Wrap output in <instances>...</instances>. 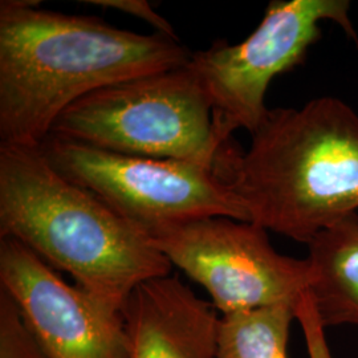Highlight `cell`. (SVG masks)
Instances as JSON below:
<instances>
[{
    "mask_svg": "<svg viewBox=\"0 0 358 358\" xmlns=\"http://www.w3.org/2000/svg\"><path fill=\"white\" fill-rule=\"evenodd\" d=\"M150 236L173 267L205 288L222 315L297 303L309 288L308 259L279 254L267 230L252 222L205 217Z\"/></svg>",
    "mask_w": 358,
    "mask_h": 358,
    "instance_id": "52a82bcc",
    "label": "cell"
},
{
    "mask_svg": "<svg viewBox=\"0 0 358 358\" xmlns=\"http://www.w3.org/2000/svg\"><path fill=\"white\" fill-rule=\"evenodd\" d=\"M308 250V292L324 328L358 325V214L321 231Z\"/></svg>",
    "mask_w": 358,
    "mask_h": 358,
    "instance_id": "30bf717a",
    "label": "cell"
},
{
    "mask_svg": "<svg viewBox=\"0 0 358 358\" xmlns=\"http://www.w3.org/2000/svg\"><path fill=\"white\" fill-rule=\"evenodd\" d=\"M84 3L97 6L101 8L129 13L131 16L141 19L145 23H149L150 26H153L157 34H161L164 36L174 38V40H179L173 24L164 16L157 13L152 7V4L146 0H84Z\"/></svg>",
    "mask_w": 358,
    "mask_h": 358,
    "instance_id": "5bb4252c",
    "label": "cell"
},
{
    "mask_svg": "<svg viewBox=\"0 0 358 358\" xmlns=\"http://www.w3.org/2000/svg\"><path fill=\"white\" fill-rule=\"evenodd\" d=\"M0 238L121 312L138 285L173 269L148 231L63 177L38 149L0 145Z\"/></svg>",
    "mask_w": 358,
    "mask_h": 358,
    "instance_id": "3957f363",
    "label": "cell"
},
{
    "mask_svg": "<svg viewBox=\"0 0 358 358\" xmlns=\"http://www.w3.org/2000/svg\"><path fill=\"white\" fill-rule=\"evenodd\" d=\"M38 150L63 177L149 234L205 217L250 222L242 201L214 169L105 152L55 134Z\"/></svg>",
    "mask_w": 358,
    "mask_h": 358,
    "instance_id": "8992f818",
    "label": "cell"
},
{
    "mask_svg": "<svg viewBox=\"0 0 358 358\" xmlns=\"http://www.w3.org/2000/svg\"><path fill=\"white\" fill-rule=\"evenodd\" d=\"M0 1V145L38 149L57 118L94 90L189 64L192 52L161 34L103 19Z\"/></svg>",
    "mask_w": 358,
    "mask_h": 358,
    "instance_id": "6da1fadb",
    "label": "cell"
},
{
    "mask_svg": "<svg viewBox=\"0 0 358 358\" xmlns=\"http://www.w3.org/2000/svg\"><path fill=\"white\" fill-rule=\"evenodd\" d=\"M217 171L250 222L308 244L357 214V112L331 96L269 109L248 150L226 143Z\"/></svg>",
    "mask_w": 358,
    "mask_h": 358,
    "instance_id": "7a4b0ae2",
    "label": "cell"
},
{
    "mask_svg": "<svg viewBox=\"0 0 358 358\" xmlns=\"http://www.w3.org/2000/svg\"><path fill=\"white\" fill-rule=\"evenodd\" d=\"M122 316L129 358H215L220 316L178 275L142 282Z\"/></svg>",
    "mask_w": 358,
    "mask_h": 358,
    "instance_id": "9c48e42d",
    "label": "cell"
},
{
    "mask_svg": "<svg viewBox=\"0 0 358 358\" xmlns=\"http://www.w3.org/2000/svg\"><path fill=\"white\" fill-rule=\"evenodd\" d=\"M296 320L299 321L304 334L309 358H332L325 337V328L308 291L296 304Z\"/></svg>",
    "mask_w": 358,
    "mask_h": 358,
    "instance_id": "4fadbf2b",
    "label": "cell"
},
{
    "mask_svg": "<svg viewBox=\"0 0 358 358\" xmlns=\"http://www.w3.org/2000/svg\"><path fill=\"white\" fill-rule=\"evenodd\" d=\"M51 134L105 152L214 170L226 145L189 64L92 92L57 118Z\"/></svg>",
    "mask_w": 358,
    "mask_h": 358,
    "instance_id": "277c9868",
    "label": "cell"
},
{
    "mask_svg": "<svg viewBox=\"0 0 358 358\" xmlns=\"http://www.w3.org/2000/svg\"><path fill=\"white\" fill-rule=\"evenodd\" d=\"M296 304L282 303L222 315L215 358H288L289 328Z\"/></svg>",
    "mask_w": 358,
    "mask_h": 358,
    "instance_id": "8fae6325",
    "label": "cell"
},
{
    "mask_svg": "<svg viewBox=\"0 0 358 358\" xmlns=\"http://www.w3.org/2000/svg\"><path fill=\"white\" fill-rule=\"evenodd\" d=\"M348 0H273L255 31L239 44L217 40L194 52L189 68L205 92L217 137L231 141L235 130L256 131L269 109L266 94L272 80L303 64L321 38V23L331 20L358 44Z\"/></svg>",
    "mask_w": 358,
    "mask_h": 358,
    "instance_id": "5b68a950",
    "label": "cell"
},
{
    "mask_svg": "<svg viewBox=\"0 0 358 358\" xmlns=\"http://www.w3.org/2000/svg\"><path fill=\"white\" fill-rule=\"evenodd\" d=\"M0 358H48L13 299L0 289Z\"/></svg>",
    "mask_w": 358,
    "mask_h": 358,
    "instance_id": "7c38bea8",
    "label": "cell"
},
{
    "mask_svg": "<svg viewBox=\"0 0 358 358\" xmlns=\"http://www.w3.org/2000/svg\"><path fill=\"white\" fill-rule=\"evenodd\" d=\"M0 289L15 301L48 358H129L122 312L66 284L13 238H0Z\"/></svg>",
    "mask_w": 358,
    "mask_h": 358,
    "instance_id": "ba28073f",
    "label": "cell"
}]
</instances>
